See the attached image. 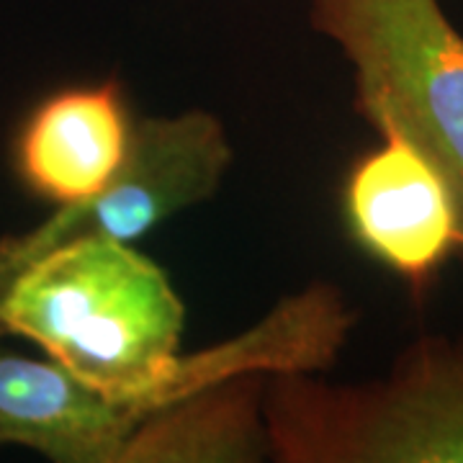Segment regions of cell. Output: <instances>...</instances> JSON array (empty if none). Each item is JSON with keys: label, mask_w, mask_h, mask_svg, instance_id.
<instances>
[{"label": "cell", "mask_w": 463, "mask_h": 463, "mask_svg": "<svg viewBox=\"0 0 463 463\" xmlns=\"http://www.w3.org/2000/svg\"><path fill=\"white\" fill-rule=\"evenodd\" d=\"M309 21L353 67L358 114L443 173L463 250V33L440 0H309Z\"/></svg>", "instance_id": "cell-3"}, {"label": "cell", "mask_w": 463, "mask_h": 463, "mask_svg": "<svg viewBox=\"0 0 463 463\" xmlns=\"http://www.w3.org/2000/svg\"><path fill=\"white\" fill-rule=\"evenodd\" d=\"M345 181V216L358 245L412 286H425L461 250L456 201L430 160L399 134H381Z\"/></svg>", "instance_id": "cell-5"}, {"label": "cell", "mask_w": 463, "mask_h": 463, "mask_svg": "<svg viewBox=\"0 0 463 463\" xmlns=\"http://www.w3.org/2000/svg\"><path fill=\"white\" fill-rule=\"evenodd\" d=\"M157 412L114 397L52 358L36 361L0 337V446H21L57 463H118L129 432Z\"/></svg>", "instance_id": "cell-6"}, {"label": "cell", "mask_w": 463, "mask_h": 463, "mask_svg": "<svg viewBox=\"0 0 463 463\" xmlns=\"http://www.w3.org/2000/svg\"><path fill=\"white\" fill-rule=\"evenodd\" d=\"M185 307L163 268L129 242L72 240L0 265V337H24L78 379L160 410L245 373L330 368L353 327L335 286L315 283L252 330L181 353Z\"/></svg>", "instance_id": "cell-1"}, {"label": "cell", "mask_w": 463, "mask_h": 463, "mask_svg": "<svg viewBox=\"0 0 463 463\" xmlns=\"http://www.w3.org/2000/svg\"><path fill=\"white\" fill-rule=\"evenodd\" d=\"M232 160L230 137L209 111L139 118L114 178L88 199L60 206L33 230L3 237L0 265L72 240L134 242L183 209L212 199Z\"/></svg>", "instance_id": "cell-4"}, {"label": "cell", "mask_w": 463, "mask_h": 463, "mask_svg": "<svg viewBox=\"0 0 463 463\" xmlns=\"http://www.w3.org/2000/svg\"><path fill=\"white\" fill-rule=\"evenodd\" d=\"M263 422L283 463H463V335L420 340L368 386L276 373Z\"/></svg>", "instance_id": "cell-2"}, {"label": "cell", "mask_w": 463, "mask_h": 463, "mask_svg": "<svg viewBox=\"0 0 463 463\" xmlns=\"http://www.w3.org/2000/svg\"><path fill=\"white\" fill-rule=\"evenodd\" d=\"M263 373H245L175 399L129 432L118 463L263 461Z\"/></svg>", "instance_id": "cell-8"}, {"label": "cell", "mask_w": 463, "mask_h": 463, "mask_svg": "<svg viewBox=\"0 0 463 463\" xmlns=\"http://www.w3.org/2000/svg\"><path fill=\"white\" fill-rule=\"evenodd\" d=\"M132 127L111 80L65 88L42 100L18 134V175L57 206L88 199L121 167Z\"/></svg>", "instance_id": "cell-7"}]
</instances>
